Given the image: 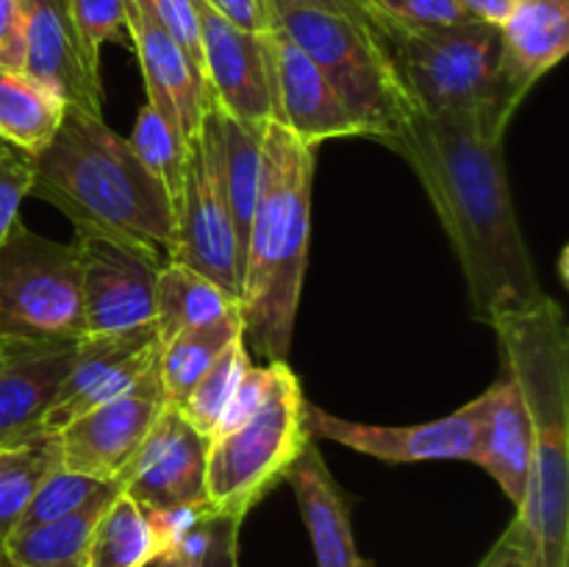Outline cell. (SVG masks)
Masks as SVG:
<instances>
[{"mask_svg": "<svg viewBox=\"0 0 569 567\" xmlns=\"http://www.w3.org/2000/svg\"><path fill=\"white\" fill-rule=\"evenodd\" d=\"M81 337L76 248L31 231L17 217L0 242V339L78 342Z\"/></svg>", "mask_w": 569, "mask_h": 567, "instance_id": "obj_8", "label": "cell"}, {"mask_svg": "<svg viewBox=\"0 0 569 567\" xmlns=\"http://www.w3.org/2000/svg\"><path fill=\"white\" fill-rule=\"evenodd\" d=\"M467 9V14L478 22H489V26H498L509 17V11L515 9L517 0H459Z\"/></svg>", "mask_w": 569, "mask_h": 567, "instance_id": "obj_43", "label": "cell"}, {"mask_svg": "<svg viewBox=\"0 0 569 567\" xmlns=\"http://www.w3.org/2000/svg\"><path fill=\"white\" fill-rule=\"evenodd\" d=\"M503 70L511 87L528 98L533 87L569 50V0H517L500 22Z\"/></svg>", "mask_w": 569, "mask_h": 567, "instance_id": "obj_22", "label": "cell"}, {"mask_svg": "<svg viewBox=\"0 0 569 567\" xmlns=\"http://www.w3.org/2000/svg\"><path fill=\"white\" fill-rule=\"evenodd\" d=\"M239 306L231 295L222 292L214 281L178 261H164L156 276L153 289V331L159 348L176 334L222 317Z\"/></svg>", "mask_w": 569, "mask_h": 567, "instance_id": "obj_25", "label": "cell"}, {"mask_svg": "<svg viewBox=\"0 0 569 567\" xmlns=\"http://www.w3.org/2000/svg\"><path fill=\"white\" fill-rule=\"evenodd\" d=\"M533 437L526 400L515 378L503 376L481 392V426L472 465H481L498 481L506 498L520 509L531 481Z\"/></svg>", "mask_w": 569, "mask_h": 567, "instance_id": "obj_19", "label": "cell"}, {"mask_svg": "<svg viewBox=\"0 0 569 567\" xmlns=\"http://www.w3.org/2000/svg\"><path fill=\"white\" fill-rule=\"evenodd\" d=\"M159 556H164V545L148 509L117 493L89 534L81 567H150Z\"/></svg>", "mask_w": 569, "mask_h": 567, "instance_id": "obj_26", "label": "cell"}, {"mask_svg": "<svg viewBox=\"0 0 569 567\" xmlns=\"http://www.w3.org/2000/svg\"><path fill=\"white\" fill-rule=\"evenodd\" d=\"M76 342H26L0 370V448L42 437L39 422L70 370Z\"/></svg>", "mask_w": 569, "mask_h": 567, "instance_id": "obj_20", "label": "cell"}, {"mask_svg": "<svg viewBox=\"0 0 569 567\" xmlns=\"http://www.w3.org/2000/svg\"><path fill=\"white\" fill-rule=\"evenodd\" d=\"M72 248L81 278L83 337L153 326L161 250L94 231H76Z\"/></svg>", "mask_w": 569, "mask_h": 567, "instance_id": "obj_10", "label": "cell"}, {"mask_svg": "<svg viewBox=\"0 0 569 567\" xmlns=\"http://www.w3.org/2000/svg\"><path fill=\"white\" fill-rule=\"evenodd\" d=\"M56 467H59V450H56V437L50 434L31 439L11 456L0 472V543L14 531L28 500Z\"/></svg>", "mask_w": 569, "mask_h": 567, "instance_id": "obj_30", "label": "cell"}, {"mask_svg": "<svg viewBox=\"0 0 569 567\" xmlns=\"http://www.w3.org/2000/svg\"><path fill=\"white\" fill-rule=\"evenodd\" d=\"M237 339H242V315H239V306H233L217 320L187 328L161 345L156 367L172 404H178L194 387V381L220 359L222 350Z\"/></svg>", "mask_w": 569, "mask_h": 567, "instance_id": "obj_28", "label": "cell"}, {"mask_svg": "<svg viewBox=\"0 0 569 567\" xmlns=\"http://www.w3.org/2000/svg\"><path fill=\"white\" fill-rule=\"evenodd\" d=\"M214 11H220L233 26L250 33H267L276 28V17L267 0H206Z\"/></svg>", "mask_w": 569, "mask_h": 567, "instance_id": "obj_41", "label": "cell"}, {"mask_svg": "<svg viewBox=\"0 0 569 567\" xmlns=\"http://www.w3.org/2000/svg\"><path fill=\"white\" fill-rule=\"evenodd\" d=\"M0 567H20V565H14V561H9L6 556H0Z\"/></svg>", "mask_w": 569, "mask_h": 567, "instance_id": "obj_46", "label": "cell"}, {"mask_svg": "<svg viewBox=\"0 0 569 567\" xmlns=\"http://www.w3.org/2000/svg\"><path fill=\"white\" fill-rule=\"evenodd\" d=\"M270 9H283V6H306V9H322L333 11V14H342L348 20L359 22V26L370 28L372 33L387 39L389 28H392V17L383 14L372 0H267Z\"/></svg>", "mask_w": 569, "mask_h": 567, "instance_id": "obj_39", "label": "cell"}, {"mask_svg": "<svg viewBox=\"0 0 569 567\" xmlns=\"http://www.w3.org/2000/svg\"><path fill=\"white\" fill-rule=\"evenodd\" d=\"M133 153L139 156L144 167L164 183V189L170 192L172 203H176L178 183H181L183 161H187V139L181 137L176 126L156 109L153 103L144 100V106L139 109L137 122H133V131L128 137Z\"/></svg>", "mask_w": 569, "mask_h": 567, "instance_id": "obj_31", "label": "cell"}, {"mask_svg": "<svg viewBox=\"0 0 569 567\" xmlns=\"http://www.w3.org/2000/svg\"><path fill=\"white\" fill-rule=\"evenodd\" d=\"M272 87V120L292 131L300 142L320 148L328 139L361 137L359 122L326 81L320 67L278 26L261 33Z\"/></svg>", "mask_w": 569, "mask_h": 567, "instance_id": "obj_16", "label": "cell"}, {"mask_svg": "<svg viewBox=\"0 0 569 567\" xmlns=\"http://www.w3.org/2000/svg\"><path fill=\"white\" fill-rule=\"evenodd\" d=\"M206 448L209 439L170 404L114 484L144 509L206 506Z\"/></svg>", "mask_w": 569, "mask_h": 567, "instance_id": "obj_15", "label": "cell"}, {"mask_svg": "<svg viewBox=\"0 0 569 567\" xmlns=\"http://www.w3.org/2000/svg\"><path fill=\"white\" fill-rule=\"evenodd\" d=\"M272 17L320 67L345 109L359 122L361 137L389 142L415 120L420 106L387 39L348 17L306 6H283Z\"/></svg>", "mask_w": 569, "mask_h": 567, "instance_id": "obj_6", "label": "cell"}, {"mask_svg": "<svg viewBox=\"0 0 569 567\" xmlns=\"http://www.w3.org/2000/svg\"><path fill=\"white\" fill-rule=\"evenodd\" d=\"M120 487L111 484L103 495L72 515L39 523V526L14 528L0 543V556L20 567H81L83 548L89 543L94 523L103 515L106 506L117 498Z\"/></svg>", "mask_w": 569, "mask_h": 567, "instance_id": "obj_24", "label": "cell"}, {"mask_svg": "<svg viewBox=\"0 0 569 567\" xmlns=\"http://www.w3.org/2000/svg\"><path fill=\"white\" fill-rule=\"evenodd\" d=\"M33 156L0 139V242L20 217L22 200L31 195Z\"/></svg>", "mask_w": 569, "mask_h": 567, "instance_id": "obj_34", "label": "cell"}, {"mask_svg": "<svg viewBox=\"0 0 569 567\" xmlns=\"http://www.w3.org/2000/svg\"><path fill=\"white\" fill-rule=\"evenodd\" d=\"M89 59L100 64V50L109 42H126L128 0H67Z\"/></svg>", "mask_w": 569, "mask_h": 567, "instance_id": "obj_33", "label": "cell"}, {"mask_svg": "<svg viewBox=\"0 0 569 567\" xmlns=\"http://www.w3.org/2000/svg\"><path fill=\"white\" fill-rule=\"evenodd\" d=\"M200 20V53L203 81L211 103L222 115L264 128L272 120V87L267 50L261 33H250L211 9L206 0H194Z\"/></svg>", "mask_w": 569, "mask_h": 567, "instance_id": "obj_14", "label": "cell"}, {"mask_svg": "<svg viewBox=\"0 0 569 567\" xmlns=\"http://www.w3.org/2000/svg\"><path fill=\"white\" fill-rule=\"evenodd\" d=\"M503 372L515 378L531 420L533 459L526 504L515 520L526 531L537 567H567L569 531V328L550 298L498 311Z\"/></svg>", "mask_w": 569, "mask_h": 567, "instance_id": "obj_2", "label": "cell"}, {"mask_svg": "<svg viewBox=\"0 0 569 567\" xmlns=\"http://www.w3.org/2000/svg\"><path fill=\"white\" fill-rule=\"evenodd\" d=\"M172 206H176V226H172L167 261L192 267L200 276L214 281L222 292L239 300L242 250L237 242V228L228 209L214 142L206 120L187 145V161Z\"/></svg>", "mask_w": 569, "mask_h": 567, "instance_id": "obj_9", "label": "cell"}, {"mask_svg": "<svg viewBox=\"0 0 569 567\" xmlns=\"http://www.w3.org/2000/svg\"><path fill=\"white\" fill-rule=\"evenodd\" d=\"M306 420H309L311 434H320L322 439H331L389 465L476 461L481 395L439 420L417 422V426H378V422L348 420L315 404H306Z\"/></svg>", "mask_w": 569, "mask_h": 567, "instance_id": "obj_12", "label": "cell"}, {"mask_svg": "<svg viewBox=\"0 0 569 567\" xmlns=\"http://www.w3.org/2000/svg\"><path fill=\"white\" fill-rule=\"evenodd\" d=\"M306 395L287 361H278L270 395L250 420L217 434L206 448V506L211 515L244 520L248 511L289 476L311 442Z\"/></svg>", "mask_w": 569, "mask_h": 567, "instance_id": "obj_7", "label": "cell"}, {"mask_svg": "<svg viewBox=\"0 0 569 567\" xmlns=\"http://www.w3.org/2000/svg\"><path fill=\"white\" fill-rule=\"evenodd\" d=\"M239 517L211 515L206 520L203 554L194 567H239Z\"/></svg>", "mask_w": 569, "mask_h": 567, "instance_id": "obj_38", "label": "cell"}, {"mask_svg": "<svg viewBox=\"0 0 569 567\" xmlns=\"http://www.w3.org/2000/svg\"><path fill=\"white\" fill-rule=\"evenodd\" d=\"M250 367V354L244 348V339L228 345L220 359L194 381V387L176 404L178 415L200 434V437H214L220 417L231 400L233 389L239 387L242 376Z\"/></svg>", "mask_w": 569, "mask_h": 567, "instance_id": "obj_29", "label": "cell"}, {"mask_svg": "<svg viewBox=\"0 0 569 567\" xmlns=\"http://www.w3.org/2000/svg\"><path fill=\"white\" fill-rule=\"evenodd\" d=\"M478 567H537L533 565L531 543H528L520 523L511 520V526L500 534V539L492 545V550L483 556Z\"/></svg>", "mask_w": 569, "mask_h": 567, "instance_id": "obj_42", "label": "cell"}, {"mask_svg": "<svg viewBox=\"0 0 569 567\" xmlns=\"http://www.w3.org/2000/svg\"><path fill=\"white\" fill-rule=\"evenodd\" d=\"M67 103L28 72L0 64V139L37 156L53 139Z\"/></svg>", "mask_w": 569, "mask_h": 567, "instance_id": "obj_27", "label": "cell"}, {"mask_svg": "<svg viewBox=\"0 0 569 567\" xmlns=\"http://www.w3.org/2000/svg\"><path fill=\"white\" fill-rule=\"evenodd\" d=\"M26 59V9L22 0H0V64L22 70Z\"/></svg>", "mask_w": 569, "mask_h": 567, "instance_id": "obj_40", "label": "cell"}, {"mask_svg": "<svg viewBox=\"0 0 569 567\" xmlns=\"http://www.w3.org/2000/svg\"><path fill=\"white\" fill-rule=\"evenodd\" d=\"M156 361H159V342L153 326L81 337L76 342L70 370L39 422V431L53 437L87 411L128 392Z\"/></svg>", "mask_w": 569, "mask_h": 567, "instance_id": "obj_13", "label": "cell"}, {"mask_svg": "<svg viewBox=\"0 0 569 567\" xmlns=\"http://www.w3.org/2000/svg\"><path fill=\"white\" fill-rule=\"evenodd\" d=\"M387 42L422 111H461L506 133L526 100L506 78L498 26L470 20L420 28L395 20Z\"/></svg>", "mask_w": 569, "mask_h": 567, "instance_id": "obj_5", "label": "cell"}, {"mask_svg": "<svg viewBox=\"0 0 569 567\" xmlns=\"http://www.w3.org/2000/svg\"><path fill=\"white\" fill-rule=\"evenodd\" d=\"M287 478L298 498L300 517L309 528L317 567H370L356 548L353 523L342 489L315 442L306 445Z\"/></svg>", "mask_w": 569, "mask_h": 567, "instance_id": "obj_21", "label": "cell"}, {"mask_svg": "<svg viewBox=\"0 0 569 567\" xmlns=\"http://www.w3.org/2000/svg\"><path fill=\"white\" fill-rule=\"evenodd\" d=\"M126 28L137 50L148 103H153L189 142L200 131V122L211 103L203 76L194 70L181 44L137 0L126 3Z\"/></svg>", "mask_w": 569, "mask_h": 567, "instance_id": "obj_18", "label": "cell"}, {"mask_svg": "<svg viewBox=\"0 0 569 567\" xmlns=\"http://www.w3.org/2000/svg\"><path fill=\"white\" fill-rule=\"evenodd\" d=\"M170 404L159 367L153 365L128 392L53 434L59 467L100 481H114Z\"/></svg>", "mask_w": 569, "mask_h": 567, "instance_id": "obj_11", "label": "cell"}, {"mask_svg": "<svg viewBox=\"0 0 569 567\" xmlns=\"http://www.w3.org/2000/svg\"><path fill=\"white\" fill-rule=\"evenodd\" d=\"M317 148L278 120L264 126L261 183L242 259L244 348L264 361H287L303 295L311 239V187Z\"/></svg>", "mask_w": 569, "mask_h": 567, "instance_id": "obj_3", "label": "cell"}, {"mask_svg": "<svg viewBox=\"0 0 569 567\" xmlns=\"http://www.w3.org/2000/svg\"><path fill=\"white\" fill-rule=\"evenodd\" d=\"M111 484L114 481H100V478H89L81 476V472H70L56 467V470L48 472L44 481L39 484L37 493L28 500L26 511H22L20 523H17L14 528L39 526V523L72 515V511L92 504V500L98 498V495H103Z\"/></svg>", "mask_w": 569, "mask_h": 567, "instance_id": "obj_32", "label": "cell"}, {"mask_svg": "<svg viewBox=\"0 0 569 567\" xmlns=\"http://www.w3.org/2000/svg\"><path fill=\"white\" fill-rule=\"evenodd\" d=\"M178 44H181L183 53L189 56V61L194 64V70L203 76V53H200V20L198 9H194V0H137Z\"/></svg>", "mask_w": 569, "mask_h": 567, "instance_id": "obj_35", "label": "cell"}, {"mask_svg": "<svg viewBox=\"0 0 569 567\" xmlns=\"http://www.w3.org/2000/svg\"><path fill=\"white\" fill-rule=\"evenodd\" d=\"M203 120L211 131V142H214L220 181L222 189H226L228 209H231L233 228H237V242L244 259V242H248L250 220H253L256 198H259L261 183V142H264V128L244 126V122L222 115L214 103H209Z\"/></svg>", "mask_w": 569, "mask_h": 567, "instance_id": "obj_23", "label": "cell"}, {"mask_svg": "<svg viewBox=\"0 0 569 567\" xmlns=\"http://www.w3.org/2000/svg\"><path fill=\"white\" fill-rule=\"evenodd\" d=\"M150 567H194V561L187 559L181 550H170V554L159 556V559H156Z\"/></svg>", "mask_w": 569, "mask_h": 567, "instance_id": "obj_44", "label": "cell"}, {"mask_svg": "<svg viewBox=\"0 0 569 567\" xmlns=\"http://www.w3.org/2000/svg\"><path fill=\"white\" fill-rule=\"evenodd\" d=\"M276 367H278V361H267V365H259V367L250 365L248 367V372L242 376L239 387L233 389L226 411H222L220 426H217L214 437L217 434H226V431H231V428L242 426L244 420H250V417L261 409V404H264L267 395H270L272 381H276Z\"/></svg>", "mask_w": 569, "mask_h": 567, "instance_id": "obj_36", "label": "cell"}, {"mask_svg": "<svg viewBox=\"0 0 569 567\" xmlns=\"http://www.w3.org/2000/svg\"><path fill=\"white\" fill-rule=\"evenodd\" d=\"M506 133L461 111H417L389 148L420 178L467 281L472 315L542 298L526 233L517 220L503 153Z\"/></svg>", "mask_w": 569, "mask_h": 567, "instance_id": "obj_1", "label": "cell"}, {"mask_svg": "<svg viewBox=\"0 0 569 567\" xmlns=\"http://www.w3.org/2000/svg\"><path fill=\"white\" fill-rule=\"evenodd\" d=\"M372 3L403 26H456L472 20L459 0H372Z\"/></svg>", "mask_w": 569, "mask_h": 567, "instance_id": "obj_37", "label": "cell"}, {"mask_svg": "<svg viewBox=\"0 0 569 567\" xmlns=\"http://www.w3.org/2000/svg\"><path fill=\"white\" fill-rule=\"evenodd\" d=\"M26 59L22 72L59 94L67 106L103 115L100 64L89 59L67 0H22Z\"/></svg>", "mask_w": 569, "mask_h": 567, "instance_id": "obj_17", "label": "cell"}, {"mask_svg": "<svg viewBox=\"0 0 569 567\" xmlns=\"http://www.w3.org/2000/svg\"><path fill=\"white\" fill-rule=\"evenodd\" d=\"M26 342H17V339H0V370L6 367V361L17 354Z\"/></svg>", "mask_w": 569, "mask_h": 567, "instance_id": "obj_45", "label": "cell"}, {"mask_svg": "<svg viewBox=\"0 0 569 567\" xmlns=\"http://www.w3.org/2000/svg\"><path fill=\"white\" fill-rule=\"evenodd\" d=\"M31 195L64 211L76 231L109 233L167 256L176 206L103 115L67 106L53 139L33 156Z\"/></svg>", "mask_w": 569, "mask_h": 567, "instance_id": "obj_4", "label": "cell"}]
</instances>
